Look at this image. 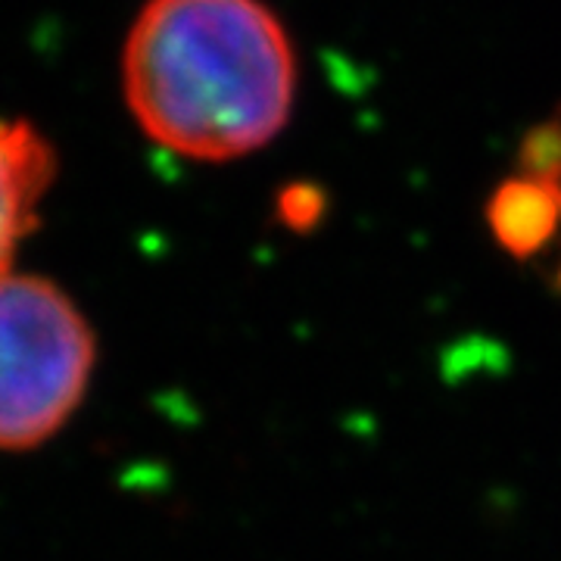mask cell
Returning a JSON list of instances; mask_svg holds the SVG:
<instances>
[{
    "instance_id": "3",
    "label": "cell",
    "mask_w": 561,
    "mask_h": 561,
    "mask_svg": "<svg viewBox=\"0 0 561 561\" xmlns=\"http://www.w3.org/2000/svg\"><path fill=\"white\" fill-rule=\"evenodd\" d=\"M57 175V157L35 125L0 119V275L38 228L41 206Z\"/></svg>"
},
{
    "instance_id": "2",
    "label": "cell",
    "mask_w": 561,
    "mask_h": 561,
    "mask_svg": "<svg viewBox=\"0 0 561 561\" xmlns=\"http://www.w3.org/2000/svg\"><path fill=\"white\" fill-rule=\"evenodd\" d=\"M98 368V334L57 280L0 275V453H32L72 421Z\"/></svg>"
},
{
    "instance_id": "4",
    "label": "cell",
    "mask_w": 561,
    "mask_h": 561,
    "mask_svg": "<svg viewBox=\"0 0 561 561\" xmlns=\"http://www.w3.org/2000/svg\"><path fill=\"white\" fill-rule=\"evenodd\" d=\"M530 172H540L549 179L556 201H559V225H561V135L559 138H537L530 144Z\"/></svg>"
},
{
    "instance_id": "1",
    "label": "cell",
    "mask_w": 561,
    "mask_h": 561,
    "mask_svg": "<svg viewBox=\"0 0 561 561\" xmlns=\"http://www.w3.org/2000/svg\"><path fill=\"white\" fill-rule=\"evenodd\" d=\"M125 101L147 138L184 160L265 147L297 94V57L262 0H150L122 57Z\"/></svg>"
}]
</instances>
